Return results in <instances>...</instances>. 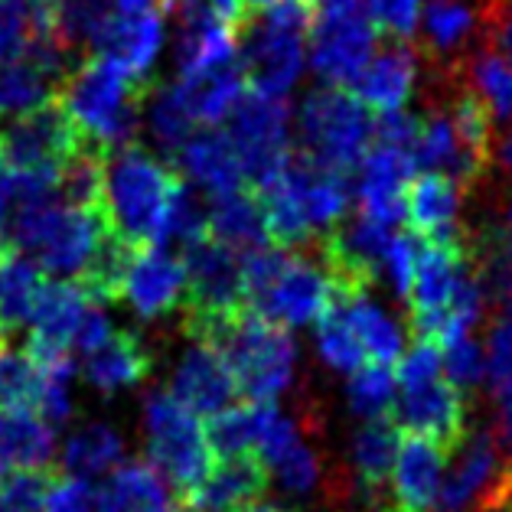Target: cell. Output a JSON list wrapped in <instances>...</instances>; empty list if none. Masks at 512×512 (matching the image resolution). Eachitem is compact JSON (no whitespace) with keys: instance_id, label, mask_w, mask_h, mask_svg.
Wrapping results in <instances>:
<instances>
[{"instance_id":"6da1fadb","label":"cell","mask_w":512,"mask_h":512,"mask_svg":"<svg viewBox=\"0 0 512 512\" xmlns=\"http://www.w3.org/2000/svg\"><path fill=\"white\" fill-rule=\"evenodd\" d=\"M183 186L180 170H173L144 147H124L105 160V203L102 216L111 235L141 252L167 248L170 212Z\"/></svg>"},{"instance_id":"7a4b0ae2","label":"cell","mask_w":512,"mask_h":512,"mask_svg":"<svg viewBox=\"0 0 512 512\" xmlns=\"http://www.w3.org/2000/svg\"><path fill=\"white\" fill-rule=\"evenodd\" d=\"M151 85L137 82L118 59L89 56L62 85L59 105L95 154L111 157L134 147Z\"/></svg>"},{"instance_id":"3957f363","label":"cell","mask_w":512,"mask_h":512,"mask_svg":"<svg viewBox=\"0 0 512 512\" xmlns=\"http://www.w3.org/2000/svg\"><path fill=\"white\" fill-rule=\"evenodd\" d=\"M268 216L271 242L294 252L310 242H323L346 222L349 177L310 164L304 154H294L278 180L258 193Z\"/></svg>"},{"instance_id":"277c9868","label":"cell","mask_w":512,"mask_h":512,"mask_svg":"<svg viewBox=\"0 0 512 512\" xmlns=\"http://www.w3.org/2000/svg\"><path fill=\"white\" fill-rule=\"evenodd\" d=\"M196 343H209L219 349L248 402H278L291 389L297 372V346L291 333L255 314L252 307L242 310L239 317L219 323L216 330Z\"/></svg>"},{"instance_id":"5b68a950","label":"cell","mask_w":512,"mask_h":512,"mask_svg":"<svg viewBox=\"0 0 512 512\" xmlns=\"http://www.w3.org/2000/svg\"><path fill=\"white\" fill-rule=\"evenodd\" d=\"M297 141L310 164L349 177L376 144V115L356 98V92L317 85L304 95L294 115Z\"/></svg>"},{"instance_id":"8992f818","label":"cell","mask_w":512,"mask_h":512,"mask_svg":"<svg viewBox=\"0 0 512 512\" xmlns=\"http://www.w3.org/2000/svg\"><path fill=\"white\" fill-rule=\"evenodd\" d=\"M317 10L301 0H281L268 14L252 17L242 33V69L258 95L287 98L304 76L307 40Z\"/></svg>"},{"instance_id":"52a82bcc","label":"cell","mask_w":512,"mask_h":512,"mask_svg":"<svg viewBox=\"0 0 512 512\" xmlns=\"http://www.w3.org/2000/svg\"><path fill=\"white\" fill-rule=\"evenodd\" d=\"M144 431L151 467L170 483L177 503L190 499L216 467L206 421L196 418L170 392H154L144 405Z\"/></svg>"},{"instance_id":"ba28073f","label":"cell","mask_w":512,"mask_h":512,"mask_svg":"<svg viewBox=\"0 0 512 512\" xmlns=\"http://www.w3.org/2000/svg\"><path fill=\"white\" fill-rule=\"evenodd\" d=\"M180 258L186 265L183 330L196 343L216 330L219 323L248 310L242 255L209 235L206 242L186 248Z\"/></svg>"},{"instance_id":"9c48e42d","label":"cell","mask_w":512,"mask_h":512,"mask_svg":"<svg viewBox=\"0 0 512 512\" xmlns=\"http://www.w3.org/2000/svg\"><path fill=\"white\" fill-rule=\"evenodd\" d=\"M512 506V460L490 428H470L451 454L437 512H506Z\"/></svg>"},{"instance_id":"30bf717a","label":"cell","mask_w":512,"mask_h":512,"mask_svg":"<svg viewBox=\"0 0 512 512\" xmlns=\"http://www.w3.org/2000/svg\"><path fill=\"white\" fill-rule=\"evenodd\" d=\"M379 53V27L366 7L336 10L317 7L307 40V62L314 76L330 89L353 92Z\"/></svg>"},{"instance_id":"8fae6325","label":"cell","mask_w":512,"mask_h":512,"mask_svg":"<svg viewBox=\"0 0 512 512\" xmlns=\"http://www.w3.org/2000/svg\"><path fill=\"white\" fill-rule=\"evenodd\" d=\"M291 124L294 111L287 98L248 92L242 108L235 111L229 137L242 157L245 180L255 193L271 186L294 160L297 151L291 144Z\"/></svg>"},{"instance_id":"7c38bea8","label":"cell","mask_w":512,"mask_h":512,"mask_svg":"<svg viewBox=\"0 0 512 512\" xmlns=\"http://www.w3.org/2000/svg\"><path fill=\"white\" fill-rule=\"evenodd\" d=\"M89 151L92 147L85 144V137L66 115V108L59 105V98L36 111H27V115H17L0 128V170L62 173L72 160Z\"/></svg>"},{"instance_id":"4fadbf2b","label":"cell","mask_w":512,"mask_h":512,"mask_svg":"<svg viewBox=\"0 0 512 512\" xmlns=\"http://www.w3.org/2000/svg\"><path fill=\"white\" fill-rule=\"evenodd\" d=\"M333 304H336V284L327 265L314 255L291 252L278 281L268 287L261 301H255L252 310L287 330V327L320 323L333 310Z\"/></svg>"},{"instance_id":"5bb4252c","label":"cell","mask_w":512,"mask_h":512,"mask_svg":"<svg viewBox=\"0 0 512 512\" xmlns=\"http://www.w3.org/2000/svg\"><path fill=\"white\" fill-rule=\"evenodd\" d=\"M392 421L402 434H418L441 444L444 451H457L470 434V408L467 398L447 376L415 385V389H398V402Z\"/></svg>"},{"instance_id":"9a60e30c","label":"cell","mask_w":512,"mask_h":512,"mask_svg":"<svg viewBox=\"0 0 512 512\" xmlns=\"http://www.w3.org/2000/svg\"><path fill=\"white\" fill-rule=\"evenodd\" d=\"M121 301L134 307L137 317L164 320L186 307V265L167 248L131 252L121 278Z\"/></svg>"},{"instance_id":"2e32d148","label":"cell","mask_w":512,"mask_h":512,"mask_svg":"<svg viewBox=\"0 0 512 512\" xmlns=\"http://www.w3.org/2000/svg\"><path fill=\"white\" fill-rule=\"evenodd\" d=\"M447 467H451V451L428 437L402 434L385 512H437Z\"/></svg>"},{"instance_id":"e0dca14e","label":"cell","mask_w":512,"mask_h":512,"mask_svg":"<svg viewBox=\"0 0 512 512\" xmlns=\"http://www.w3.org/2000/svg\"><path fill=\"white\" fill-rule=\"evenodd\" d=\"M415 154L372 144L359 167V216L379 222L385 229L405 226V196L415 180Z\"/></svg>"},{"instance_id":"ac0fdd59","label":"cell","mask_w":512,"mask_h":512,"mask_svg":"<svg viewBox=\"0 0 512 512\" xmlns=\"http://www.w3.org/2000/svg\"><path fill=\"white\" fill-rule=\"evenodd\" d=\"M170 395L177 398L180 405L190 408L196 418L212 421V418H219L222 411H229L235 405V395H242V392L219 349L209 343H193L177 362Z\"/></svg>"},{"instance_id":"d6986e66","label":"cell","mask_w":512,"mask_h":512,"mask_svg":"<svg viewBox=\"0 0 512 512\" xmlns=\"http://www.w3.org/2000/svg\"><path fill=\"white\" fill-rule=\"evenodd\" d=\"M398 447H402V431H398V424L392 418L362 424L353 444H349V473H346L349 496L356 493L376 512H385Z\"/></svg>"},{"instance_id":"ffe728a7","label":"cell","mask_w":512,"mask_h":512,"mask_svg":"<svg viewBox=\"0 0 512 512\" xmlns=\"http://www.w3.org/2000/svg\"><path fill=\"white\" fill-rule=\"evenodd\" d=\"M95 307V294L82 281H53L36 304L33 330H30V349H53V353H72L76 349V336L82 330L85 317Z\"/></svg>"},{"instance_id":"44dd1931","label":"cell","mask_w":512,"mask_h":512,"mask_svg":"<svg viewBox=\"0 0 512 512\" xmlns=\"http://www.w3.org/2000/svg\"><path fill=\"white\" fill-rule=\"evenodd\" d=\"M418 69H421V53L415 43H385L379 46L376 59L366 69V76L356 85V98L366 105L372 115H395L405 111V105L415 95L418 85Z\"/></svg>"},{"instance_id":"7402d4cb","label":"cell","mask_w":512,"mask_h":512,"mask_svg":"<svg viewBox=\"0 0 512 512\" xmlns=\"http://www.w3.org/2000/svg\"><path fill=\"white\" fill-rule=\"evenodd\" d=\"M460 203L464 186L444 173H418L405 196V226L421 242H451L460 239Z\"/></svg>"},{"instance_id":"603a6c76","label":"cell","mask_w":512,"mask_h":512,"mask_svg":"<svg viewBox=\"0 0 512 512\" xmlns=\"http://www.w3.org/2000/svg\"><path fill=\"white\" fill-rule=\"evenodd\" d=\"M271 483V473L265 460L258 457H229L216 460V467L203 480V486L183 499L186 512H245L258 503H265V490Z\"/></svg>"},{"instance_id":"cb8c5ba5","label":"cell","mask_w":512,"mask_h":512,"mask_svg":"<svg viewBox=\"0 0 512 512\" xmlns=\"http://www.w3.org/2000/svg\"><path fill=\"white\" fill-rule=\"evenodd\" d=\"M180 173H186L196 186H203L209 196H226L235 190H245V167L235 151L232 137L219 128L196 131L190 144L177 154Z\"/></svg>"},{"instance_id":"d4e9b609","label":"cell","mask_w":512,"mask_h":512,"mask_svg":"<svg viewBox=\"0 0 512 512\" xmlns=\"http://www.w3.org/2000/svg\"><path fill=\"white\" fill-rule=\"evenodd\" d=\"M53 424L36 408L0 411V480L14 473H40L53 460Z\"/></svg>"},{"instance_id":"484cf974","label":"cell","mask_w":512,"mask_h":512,"mask_svg":"<svg viewBox=\"0 0 512 512\" xmlns=\"http://www.w3.org/2000/svg\"><path fill=\"white\" fill-rule=\"evenodd\" d=\"M164 33H167V14H141V17H115L108 33L98 43L95 56H111L118 59L124 69L131 72L137 82L151 85V72L157 66V56L164 49Z\"/></svg>"},{"instance_id":"4316f807","label":"cell","mask_w":512,"mask_h":512,"mask_svg":"<svg viewBox=\"0 0 512 512\" xmlns=\"http://www.w3.org/2000/svg\"><path fill=\"white\" fill-rule=\"evenodd\" d=\"M209 235L216 242L229 245L232 252H239V255L274 245L268 232L265 206H261V199L252 186L209 199Z\"/></svg>"},{"instance_id":"83f0119b","label":"cell","mask_w":512,"mask_h":512,"mask_svg":"<svg viewBox=\"0 0 512 512\" xmlns=\"http://www.w3.org/2000/svg\"><path fill=\"white\" fill-rule=\"evenodd\" d=\"M46 284L43 268L30 255L0 245V340H7L23 323H33Z\"/></svg>"},{"instance_id":"f1b7e54d","label":"cell","mask_w":512,"mask_h":512,"mask_svg":"<svg viewBox=\"0 0 512 512\" xmlns=\"http://www.w3.org/2000/svg\"><path fill=\"white\" fill-rule=\"evenodd\" d=\"M95 512H173L170 483L147 460H131L98 486Z\"/></svg>"},{"instance_id":"f546056e","label":"cell","mask_w":512,"mask_h":512,"mask_svg":"<svg viewBox=\"0 0 512 512\" xmlns=\"http://www.w3.org/2000/svg\"><path fill=\"white\" fill-rule=\"evenodd\" d=\"M154 369V356L141 336L115 330V336L95 349L92 356H85V379L102 392L134 389L141 385Z\"/></svg>"},{"instance_id":"4dcf8cb0","label":"cell","mask_w":512,"mask_h":512,"mask_svg":"<svg viewBox=\"0 0 512 512\" xmlns=\"http://www.w3.org/2000/svg\"><path fill=\"white\" fill-rule=\"evenodd\" d=\"M336 304L346 310L349 327H353L359 346L366 349V359L372 366L398 369V362L405 359V330L398 327L395 317L385 314L369 294L343 297V301H336Z\"/></svg>"},{"instance_id":"1f68e13d","label":"cell","mask_w":512,"mask_h":512,"mask_svg":"<svg viewBox=\"0 0 512 512\" xmlns=\"http://www.w3.org/2000/svg\"><path fill=\"white\" fill-rule=\"evenodd\" d=\"M144 124L151 141L167 154H180L190 137L196 134L199 121L190 102V92H186L183 82H167L157 85V92L147 95L144 105Z\"/></svg>"},{"instance_id":"d6a6232c","label":"cell","mask_w":512,"mask_h":512,"mask_svg":"<svg viewBox=\"0 0 512 512\" xmlns=\"http://www.w3.org/2000/svg\"><path fill=\"white\" fill-rule=\"evenodd\" d=\"M121 434L108 424H85L69 437L59 457V473L89 483L92 477H105L121 467Z\"/></svg>"},{"instance_id":"836d02e7","label":"cell","mask_w":512,"mask_h":512,"mask_svg":"<svg viewBox=\"0 0 512 512\" xmlns=\"http://www.w3.org/2000/svg\"><path fill=\"white\" fill-rule=\"evenodd\" d=\"M454 72L483 98L493 121H512V66L503 56L480 43L464 56V62H457Z\"/></svg>"},{"instance_id":"e575fe53","label":"cell","mask_w":512,"mask_h":512,"mask_svg":"<svg viewBox=\"0 0 512 512\" xmlns=\"http://www.w3.org/2000/svg\"><path fill=\"white\" fill-rule=\"evenodd\" d=\"M183 85H186V92H190L196 121L203 124L206 131L209 128H219L222 121H232L235 111L242 108L245 95L252 92V85H248V76H245L242 62H239V66H232V69L216 72V76H209V79L183 82Z\"/></svg>"},{"instance_id":"d590c367","label":"cell","mask_w":512,"mask_h":512,"mask_svg":"<svg viewBox=\"0 0 512 512\" xmlns=\"http://www.w3.org/2000/svg\"><path fill=\"white\" fill-rule=\"evenodd\" d=\"M59 85L46 76V72L36 66V62L23 53L20 59L0 66V111L7 115H27L49 102L59 98Z\"/></svg>"},{"instance_id":"8d00e7d4","label":"cell","mask_w":512,"mask_h":512,"mask_svg":"<svg viewBox=\"0 0 512 512\" xmlns=\"http://www.w3.org/2000/svg\"><path fill=\"white\" fill-rule=\"evenodd\" d=\"M115 17H118L115 0H59L56 4L59 36L66 40L72 53L92 49L95 56L98 43H102V36L108 33Z\"/></svg>"},{"instance_id":"74e56055","label":"cell","mask_w":512,"mask_h":512,"mask_svg":"<svg viewBox=\"0 0 512 512\" xmlns=\"http://www.w3.org/2000/svg\"><path fill=\"white\" fill-rule=\"evenodd\" d=\"M421 23H424V40H428V53L437 59H447L470 43V36L480 27V14L470 10L464 0H451V4H431L424 10Z\"/></svg>"},{"instance_id":"f35d334b","label":"cell","mask_w":512,"mask_h":512,"mask_svg":"<svg viewBox=\"0 0 512 512\" xmlns=\"http://www.w3.org/2000/svg\"><path fill=\"white\" fill-rule=\"evenodd\" d=\"M349 408L356 411L359 418L366 421H379V418H392L395 402H398V379L395 369L389 366H362L356 376H349Z\"/></svg>"},{"instance_id":"ab89813d","label":"cell","mask_w":512,"mask_h":512,"mask_svg":"<svg viewBox=\"0 0 512 512\" xmlns=\"http://www.w3.org/2000/svg\"><path fill=\"white\" fill-rule=\"evenodd\" d=\"M317 349H320V359L336 372L356 376L362 366H369L366 349L359 346L353 327H349L346 310L340 304H333L330 314L317 323Z\"/></svg>"},{"instance_id":"60d3db41","label":"cell","mask_w":512,"mask_h":512,"mask_svg":"<svg viewBox=\"0 0 512 512\" xmlns=\"http://www.w3.org/2000/svg\"><path fill=\"white\" fill-rule=\"evenodd\" d=\"M36 36L33 0H0V66L20 59Z\"/></svg>"},{"instance_id":"b9f144b4","label":"cell","mask_w":512,"mask_h":512,"mask_svg":"<svg viewBox=\"0 0 512 512\" xmlns=\"http://www.w3.org/2000/svg\"><path fill=\"white\" fill-rule=\"evenodd\" d=\"M444 376L451 385H457L460 392H473L477 385L486 379V349L473 340V336H464V340L447 343L444 349Z\"/></svg>"},{"instance_id":"7bdbcfd3","label":"cell","mask_w":512,"mask_h":512,"mask_svg":"<svg viewBox=\"0 0 512 512\" xmlns=\"http://www.w3.org/2000/svg\"><path fill=\"white\" fill-rule=\"evenodd\" d=\"M372 23L392 43H411V36L421 27V0H369L366 4Z\"/></svg>"},{"instance_id":"ee69618b","label":"cell","mask_w":512,"mask_h":512,"mask_svg":"<svg viewBox=\"0 0 512 512\" xmlns=\"http://www.w3.org/2000/svg\"><path fill=\"white\" fill-rule=\"evenodd\" d=\"M43 512H95V490L85 480L53 473L46 486Z\"/></svg>"},{"instance_id":"f6af8a7d","label":"cell","mask_w":512,"mask_h":512,"mask_svg":"<svg viewBox=\"0 0 512 512\" xmlns=\"http://www.w3.org/2000/svg\"><path fill=\"white\" fill-rule=\"evenodd\" d=\"M418 252H421V239H415L411 232H398L389 248V258H385V271H389V281L395 284V294L402 301H408L411 284H415Z\"/></svg>"},{"instance_id":"bcb514c9","label":"cell","mask_w":512,"mask_h":512,"mask_svg":"<svg viewBox=\"0 0 512 512\" xmlns=\"http://www.w3.org/2000/svg\"><path fill=\"white\" fill-rule=\"evenodd\" d=\"M483 46L503 56L512 66V0H486L480 10Z\"/></svg>"},{"instance_id":"7dc6e473","label":"cell","mask_w":512,"mask_h":512,"mask_svg":"<svg viewBox=\"0 0 512 512\" xmlns=\"http://www.w3.org/2000/svg\"><path fill=\"white\" fill-rule=\"evenodd\" d=\"M418 134H421V118L408 115V111H395V115L376 118V144H385V147H395V151L415 154Z\"/></svg>"},{"instance_id":"c3c4849f","label":"cell","mask_w":512,"mask_h":512,"mask_svg":"<svg viewBox=\"0 0 512 512\" xmlns=\"http://www.w3.org/2000/svg\"><path fill=\"white\" fill-rule=\"evenodd\" d=\"M493 405H496L493 437H496V444L503 447V454L512 460V382L506 385V389L493 392Z\"/></svg>"},{"instance_id":"681fc988","label":"cell","mask_w":512,"mask_h":512,"mask_svg":"<svg viewBox=\"0 0 512 512\" xmlns=\"http://www.w3.org/2000/svg\"><path fill=\"white\" fill-rule=\"evenodd\" d=\"M493 164L512 183V124H506V128L496 134V141H493Z\"/></svg>"},{"instance_id":"f907efd6","label":"cell","mask_w":512,"mask_h":512,"mask_svg":"<svg viewBox=\"0 0 512 512\" xmlns=\"http://www.w3.org/2000/svg\"><path fill=\"white\" fill-rule=\"evenodd\" d=\"M115 7L121 17H141V14H154V10L167 14L170 0H115Z\"/></svg>"},{"instance_id":"816d5d0a","label":"cell","mask_w":512,"mask_h":512,"mask_svg":"<svg viewBox=\"0 0 512 512\" xmlns=\"http://www.w3.org/2000/svg\"><path fill=\"white\" fill-rule=\"evenodd\" d=\"M212 4V10L226 20V23H232V27H245L248 23V14H245V7H242V0H209Z\"/></svg>"},{"instance_id":"f5cc1de1","label":"cell","mask_w":512,"mask_h":512,"mask_svg":"<svg viewBox=\"0 0 512 512\" xmlns=\"http://www.w3.org/2000/svg\"><path fill=\"white\" fill-rule=\"evenodd\" d=\"M278 4H281V0H242V7H245L248 20H252V17H261V14H268V10H274Z\"/></svg>"},{"instance_id":"db71d44e","label":"cell","mask_w":512,"mask_h":512,"mask_svg":"<svg viewBox=\"0 0 512 512\" xmlns=\"http://www.w3.org/2000/svg\"><path fill=\"white\" fill-rule=\"evenodd\" d=\"M499 232H503L506 235V239L512 242V193L506 196V206H503V222H499V226H496Z\"/></svg>"},{"instance_id":"11a10c76","label":"cell","mask_w":512,"mask_h":512,"mask_svg":"<svg viewBox=\"0 0 512 512\" xmlns=\"http://www.w3.org/2000/svg\"><path fill=\"white\" fill-rule=\"evenodd\" d=\"M0 512H17L14 506H10V499L4 496V490H0Z\"/></svg>"},{"instance_id":"9f6ffc18","label":"cell","mask_w":512,"mask_h":512,"mask_svg":"<svg viewBox=\"0 0 512 512\" xmlns=\"http://www.w3.org/2000/svg\"><path fill=\"white\" fill-rule=\"evenodd\" d=\"M301 4H307V7H314V10H317V7L323 4V0H301Z\"/></svg>"},{"instance_id":"6f0895ef","label":"cell","mask_w":512,"mask_h":512,"mask_svg":"<svg viewBox=\"0 0 512 512\" xmlns=\"http://www.w3.org/2000/svg\"><path fill=\"white\" fill-rule=\"evenodd\" d=\"M431 4H451V0H431Z\"/></svg>"},{"instance_id":"680465c9","label":"cell","mask_w":512,"mask_h":512,"mask_svg":"<svg viewBox=\"0 0 512 512\" xmlns=\"http://www.w3.org/2000/svg\"><path fill=\"white\" fill-rule=\"evenodd\" d=\"M46 4H53V7H56V4H59V0H46Z\"/></svg>"},{"instance_id":"91938a15","label":"cell","mask_w":512,"mask_h":512,"mask_svg":"<svg viewBox=\"0 0 512 512\" xmlns=\"http://www.w3.org/2000/svg\"><path fill=\"white\" fill-rule=\"evenodd\" d=\"M173 512H186V509H183V506H177V509H173Z\"/></svg>"},{"instance_id":"94428289","label":"cell","mask_w":512,"mask_h":512,"mask_svg":"<svg viewBox=\"0 0 512 512\" xmlns=\"http://www.w3.org/2000/svg\"><path fill=\"white\" fill-rule=\"evenodd\" d=\"M281 512H297V509H284V506H281Z\"/></svg>"}]
</instances>
